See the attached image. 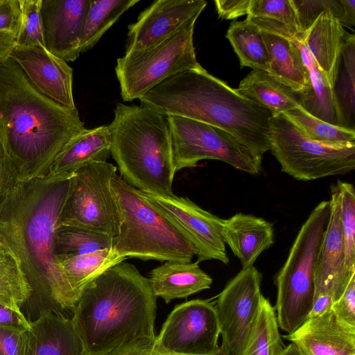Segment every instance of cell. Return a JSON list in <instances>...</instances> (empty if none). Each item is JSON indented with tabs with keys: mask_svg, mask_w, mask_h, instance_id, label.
<instances>
[{
	"mask_svg": "<svg viewBox=\"0 0 355 355\" xmlns=\"http://www.w3.org/2000/svg\"><path fill=\"white\" fill-rule=\"evenodd\" d=\"M111 187L120 214L119 232L112 248L119 259L191 261L196 252L189 239L143 192L119 175L112 180Z\"/></svg>",
	"mask_w": 355,
	"mask_h": 355,
	"instance_id": "obj_6",
	"label": "cell"
},
{
	"mask_svg": "<svg viewBox=\"0 0 355 355\" xmlns=\"http://www.w3.org/2000/svg\"><path fill=\"white\" fill-rule=\"evenodd\" d=\"M226 37L236 53L241 67L267 71L269 60L261 31L248 19L232 23Z\"/></svg>",
	"mask_w": 355,
	"mask_h": 355,
	"instance_id": "obj_31",
	"label": "cell"
},
{
	"mask_svg": "<svg viewBox=\"0 0 355 355\" xmlns=\"http://www.w3.org/2000/svg\"><path fill=\"white\" fill-rule=\"evenodd\" d=\"M31 291L19 259L8 248H0V304L21 311Z\"/></svg>",
	"mask_w": 355,
	"mask_h": 355,
	"instance_id": "obj_33",
	"label": "cell"
},
{
	"mask_svg": "<svg viewBox=\"0 0 355 355\" xmlns=\"http://www.w3.org/2000/svg\"><path fill=\"white\" fill-rule=\"evenodd\" d=\"M155 337L139 338L123 344L105 355H163L155 347Z\"/></svg>",
	"mask_w": 355,
	"mask_h": 355,
	"instance_id": "obj_43",
	"label": "cell"
},
{
	"mask_svg": "<svg viewBox=\"0 0 355 355\" xmlns=\"http://www.w3.org/2000/svg\"><path fill=\"white\" fill-rule=\"evenodd\" d=\"M261 273L242 268L218 295L215 308L225 355H241L258 318L263 295Z\"/></svg>",
	"mask_w": 355,
	"mask_h": 355,
	"instance_id": "obj_12",
	"label": "cell"
},
{
	"mask_svg": "<svg viewBox=\"0 0 355 355\" xmlns=\"http://www.w3.org/2000/svg\"><path fill=\"white\" fill-rule=\"evenodd\" d=\"M284 114L309 139L329 145H347L355 143V130L336 126L318 119L302 107Z\"/></svg>",
	"mask_w": 355,
	"mask_h": 355,
	"instance_id": "obj_35",
	"label": "cell"
},
{
	"mask_svg": "<svg viewBox=\"0 0 355 355\" xmlns=\"http://www.w3.org/2000/svg\"><path fill=\"white\" fill-rule=\"evenodd\" d=\"M20 355H87L71 318L52 311L29 322Z\"/></svg>",
	"mask_w": 355,
	"mask_h": 355,
	"instance_id": "obj_20",
	"label": "cell"
},
{
	"mask_svg": "<svg viewBox=\"0 0 355 355\" xmlns=\"http://www.w3.org/2000/svg\"><path fill=\"white\" fill-rule=\"evenodd\" d=\"M166 118L176 172L202 159H216L251 175L260 173L262 159L225 130L180 116Z\"/></svg>",
	"mask_w": 355,
	"mask_h": 355,
	"instance_id": "obj_11",
	"label": "cell"
},
{
	"mask_svg": "<svg viewBox=\"0 0 355 355\" xmlns=\"http://www.w3.org/2000/svg\"><path fill=\"white\" fill-rule=\"evenodd\" d=\"M85 128L76 108L41 94L11 58L0 64V139L20 182L42 178L64 146Z\"/></svg>",
	"mask_w": 355,
	"mask_h": 355,
	"instance_id": "obj_2",
	"label": "cell"
},
{
	"mask_svg": "<svg viewBox=\"0 0 355 355\" xmlns=\"http://www.w3.org/2000/svg\"><path fill=\"white\" fill-rule=\"evenodd\" d=\"M166 116L198 121L228 132L262 159L270 150L271 113L200 64L163 81L139 99Z\"/></svg>",
	"mask_w": 355,
	"mask_h": 355,
	"instance_id": "obj_3",
	"label": "cell"
},
{
	"mask_svg": "<svg viewBox=\"0 0 355 355\" xmlns=\"http://www.w3.org/2000/svg\"><path fill=\"white\" fill-rule=\"evenodd\" d=\"M347 33L338 19L330 11H325L304 35V43L332 89Z\"/></svg>",
	"mask_w": 355,
	"mask_h": 355,
	"instance_id": "obj_23",
	"label": "cell"
},
{
	"mask_svg": "<svg viewBox=\"0 0 355 355\" xmlns=\"http://www.w3.org/2000/svg\"><path fill=\"white\" fill-rule=\"evenodd\" d=\"M1 247H2V245H1V242H0V248H1Z\"/></svg>",
	"mask_w": 355,
	"mask_h": 355,
	"instance_id": "obj_51",
	"label": "cell"
},
{
	"mask_svg": "<svg viewBox=\"0 0 355 355\" xmlns=\"http://www.w3.org/2000/svg\"><path fill=\"white\" fill-rule=\"evenodd\" d=\"M194 25L155 46L117 59L115 72L123 101L139 99L168 78L200 64L193 45Z\"/></svg>",
	"mask_w": 355,
	"mask_h": 355,
	"instance_id": "obj_9",
	"label": "cell"
},
{
	"mask_svg": "<svg viewBox=\"0 0 355 355\" xmlns=\"http://www.w3.org/2000/svg\"><path fill=\"white\" fill-rule=\"evenodd\" d=\"M144 194L184 232L194 248L198 263L218 260L229 263L221 234L224 219L204 210L188 198Z\"/></svg>",
	"mask_w": 355,
	"mask_h": 355,
	"instance_id": "obj_14",
	"label": "cell"
},
{
	"mask_svg": "<svg viewBox=\"0 0 355 355\" xmlns=\"http://www.w3.org/2000/svg\"><path fill=\"white\" fill-rule=\"evenodd\" d=\"M329 200L330 214L318 256L314 302L309 318L330 309L355 274V270L350 272L345 266V243L338 204L331 193Z\"/></svg>",
	"mask_w": 355,
	"mask_h": 355,
	"instance_id": "obj_15",
	"label": "cell"
},
{
	"mask_svg": "<svg viewBox=\"0 0 355 355\" xmlns=\"http://www.w3.org/2000/svg\"><path fill=\"white\" fill-rule=\"evenodd\" d=\"M283 338L302 355H355V327L340 320L331 308Z\"/></svg>",
	"mask_w": 355,
	"mask_h": 355,
	"instance_id": "obj_19",
	"label": "cell"
},
{
	"mask_svg": "<svg viewBox=\"0 0 355 355\" xmlns=\"http://www.w3.org/2000/svg\"><path fill=\"white\" fill-rule=\"evenodd\" d=\"M269 65L267 71L294 92L301 94L309 86V71L297 46L289 37L261 31Z\"/></svg>",
	"mask_w": 355,
	"mask_h": 355,
	"instance_id": "obj_25",
	"label": "cell"
},
{
	"mask_svg": "<svg viewBox=\"0 0 355 355\" xmlns=\"http://www.w3.org/2000/svg\"><path fill=\"white\" fill-rule=\"evenodd\" d=\"M109 127L111 156L119 176L143 193L175 196L176 171L166 116L141 105L119 103Z\"/></svg>",
	"mask_w": 355,
	"mask_h": 355,
	"instance_id": "obj_5",
	"label": "cell"
},
{
	"mask_svg": "<svg viewBox=\"0 0 355 355\" xmlns=\"http://www.w3.org/2000/svg\"><path fill=\"white\" fill-rule=\"evenodd\" d=\"M111 144L109 125L85 128L68 141L40 179L54 181L70 178L86 165L107 162L111 156Z\"/></svg>",
	"mask_w": 355,
	"mask_h": 355,
	"instance_id": "obj_21",
	"label": "cell"
},
{
	"mask_svg": "<svg viewBox=\"0 0 355 355\" xmlns=\"http://www.w3.org/2000/svg\"><path fill=\"white\" fill-rule=\"evenodd\" d=\"M198 261H164L150 272L149 282L156 297L166 303L210 288L212 278Z\"/></svg>",
	"mask_w": 355,
	"mask_h": 355,
	"instance_id": "obj_24",
	"label": "cell"
},
{
	"mask_svg": "<svg viewBox=\"0 0 355 355\" xmlns=\"http://www.w3.org/2000/svg\"><path fill=\"white\" fill-rule=\"evenodd\" d=\"M20 24L19 0H0V33L17 37Z\"/></svg>",
	"mask_w": 355,
	"mask_h": 355,
	"instance_id": "obj_42",
	"label": "cell"
},
{
	"mask_svg": "<svg viewBox=\"0 0 355 355\" xmlns=\"http://www.w3.org/2000/svg\"><path fill=\"white\" fill-rule=\"evenodd\" d=\"M0 326L26 329L29 326V321L21 311L0 304Z\"/></svg>",
	"mask_w": 355,
	"mask_h": 355,
	"instance_id": "obj_46",
	"label": "cell"
},
{
	"mask_svg": "<svg viewBox=\"0 0 355 355\" xmlns=\"http://www.w3.org/2000/svg\"><path fill=\"white\" fill-rule=\"evenodd\" d=\"M156 299L149 279L129 263L92 279L71 318L87 355H105L135 339L155 337Z\"/></svg>",
	"mask_w": 355,
	"mask_h": 355,
	"instance_id": "obj_4",
	"label": "cell"
},
{
	"mask_svg": "<svg viewBox=\"0 0 355 355\" xmlns=\"http://www.w3.org/2000/svg\"><path fill=\"white\" fill-rule=\"evenodd\" d=\"M42 0H19L21 24L17 37V46H43L41 19Z\"/></svg>",
	"mask_w": 355,
	"mask_h": 355,
	"instance_id": "obj_38",
	"label": "cell"
},
{
	"mask_svg": "<svg viewBox=\"0 0 355 355\" xmlns=\"http://www.w3.org/2000/svg\"><path fill=\"white\" fill-rule=\"evenodd\" d=\"M205 0H158L128 26L125 53L155 46L196 21L205 9Z\"/></svg>",
	"mask_w": 355,
	"mask_h": 355,
	"instance_id": "obj_16",
	"label": "cell"
},
{
	"mask_svg": "<svg viewBox=\"0 0 355 355\" xmlns=\"http://www.w3.org/2000/svg\"><path fill=\"white\" fill-rule=\"evenodd\" d=\"M221 234L242 268L252 266L259 256L274 243L272 224L251 214L237 213L224 219Z\"/></svg>",
	"mask_w": 355,
	"mask_h": 355,
	"instance_id": "obj_22",
	"label": "cell"
},
{
	"mask_svg": "<svg viewBox=\"0 0 355 355\" xmlns=\"http://www.w3.org/2000/svg\"><path fill=\"white\" fill-rule=\"evenodd\" d=\"M89 0H42L44 47L66 62L80 55V39Z\"/></svg>",
	"mask_w": 355,
	"mask_h": 355,
	"instance_id": "obj_18",
	"label": "cell"
},
{
	"mask_svg": "<svg viewBox=\"0 0 355 355\" xmlns=\"http://www.w3.org/2000/svg\"><path fill=\"white\" fill-rule=\"evenodd\" d=\"M251 0H215L219 17L233 19L248 15Z\"/></svg>",
	"mask_w": 355,
	"mask_h": 355,
	"instance_id": "obj_45",
	"label": "cell"
},
{
	"mask_svg": "<svg viewBox=\"0 0 355 355\" xmlns=\"http://www.w3.org/2000/svg\"><path fill=\"white\" fill-rule=\"evenodd\" d=\"M343 128L355 130V36L347 33L333 88Z\"/></svg>",
	"mask_w": 355,
	"mask_h": 355,
	"instance_id": "obj_30",
	"label": "cell"
},
{
	"mask_svg": "<svg viewBox=\"0 0 355 355\" xmlns=\"http://www.w3.org/2000/svg\"><path fill=\"white\" fill-rule=\"evenodd\" d=\"M331 309L340 320L355 327V274L351 277L342 295L331 305Z\"/></svg>",
	"mask_w": 355,
	"mask_h": 355,
	"instance_id": "obj_41",
	"label": "cell"
},
{
	"mask_svg": "<svg viewBox=\"0 0 355 355\" xmlns=\"http://www.w3.org/2000/svg\"><path fill=\"white\" fill-rule=\"evenodd\" d=\"M291 2L304 34L322 12L330 11L338 20L343 12L339 0H291Z\"/></svg>",
	"mask_w": 355,
	"mask_h": 355,
	"instance_id": "obj_39",
	"label": "cell"
},
{
	"mask_svg": "<svg viewBox=\"0 0 355 355\" xmlns=\"http://www.w3.org/2000/svg\"><path fill=\"white\" fill-rule=\"evenodd\" d=\"M114 238L82 227L58 225L54 235L56 257L73 256L112 250Z\"/></svg>",
	"mask_w": 355,
	"mask_h": 355,
	"instance_id": "obj_32",
	"label": "cell"
},
{
	"mask_svg": "<svg viewBox=\"0 0 355 355\" xmlns=\"http://www.w3.org/2000/svg\"><path fill=\"white\" fill-rule=\"evenodd\" d=\"M10 58L41 94L71 109L76 105L73 96V69L63 59L43 46H15Z\"/></svg>",
	"mask_w": 355,
	"mask_h": 355,
	"instance_id": "obj_17",
	"label": "cell"
},
{
	"mask_svg": "<svg viewBox=\"0 0 355 355\" xmlns=\"http://www.w3.org/2000/svg\"><path fill=\"white\" fill-rule=\"evenodd\" d=\"M17 45V37L9 33H0V64L6 62Z\"/></svg>",
	"mask_w": 355,
	"mask_h": 355,
	"instance_id": "obj_47",
	"label": "cell"
},
{
	"mask_svg": "<svg viewBox=\"0 0 355 355\" xmlns=\"http://www.w3.org/2000/svg\"><path fill=\"white\" fill-rule=\"evenodd\" d=\"M289 37L299 48L309 71V88L304 93L299 94L302 108L318 119L336 126L343 127L333 89L319 69L304 42Z\"/></svg>",
	"mask_w": 355,
	"mask_h": 355,
	"instance_id": "obj_26",
	"label": "cell"
},
{
	"mask_svg": "<svg viewBox=\"0 0 355 355\" xmlns=\"http://www.w3.org/2000/svg\"><path fill=\"white\" fill-rule=\"evenodd\" d=\"M19 183L16 166L0 139V206Z\"/></svg>",
	"mask_w": 355,
	"mask_h": 355,
	"instance_id": "obj_40",
	"label": "cell"
},
{
	"mask_svg": "<svg viewBox=\"0 0 355 355\" xmlns=\"http://www.w3.org/2000/svg\"><path fill=\"white\" fill-rule=\"evenodd\" d=\"M236 90L266 108L272 116L302 107L299 94L266 71L252 70Z\"/></svg>",
	"mask_w": 355,
	"mask_h": 355,
	"instance_id": "obj_27",
	"label": "cell"
},
{
	"mask_svg": "<svg viewBox=\"0 0 355 355\" xmlns=\"http://www.w3.org/2000/svg\"><path fill=\"white\" fill-rule=\"evenodd\" d=\"M116 169L103 162L76 171L70 178L58 225L82 227L115 237L120 214L111 182L117 175Z\"/></svg>",
	"mask_w": 355,
	"mask_h": 355,
	"instance_id": "obj_10",
	"label": "cell"
},
{
	"mask_svg": "<svg viewBox=\"0 0 355 355\" xmlns=\"http://www.w3.org/2000/svg\"><path fill=\"white\" fill-rule=\"evenodd\" d=\"M139 0H89L85 17L80 51L92 49L104 33Z\"/></svg>",
	"mask_w": 355,
	"mask_h": 355,
	"instance_id": "obj_29",
	"label": "cell"
},
{
	"mask_svg": "<svg viewBox=\"0 0 355 355\" xmlns=\"http://www.w3.org/2000/svg\"><path fill=\"white\" fill-rule=\"evenodd\" d=\"M330 208V200H323L313 208L277 274L275 310L279 328L287 334L298 329L312 311L316 263Z\"/></svg>",
	"mask_w": 355,
	"mask_h": 355,
	"instance_id": "obj_7",
	"label": "cell"
},
{
	"mask_svg": "<svg viewBox=\"0 0 355 355\" xmlns=\"http://www.w3.org/2000/svg\"><path fill=\"white\" fill-rule=\"evenodd\" d=\"M58 265L78 301L85 287L110 267L122 262L110 249L57 257Z\"/></svg>",
	"mask_w": 355,
	"mask_h": 355,
	"instance_id": "obj_28",
	"label": "cell"
},
{
	"mask_svg": "<svg viewBox=\"0 0 355 355\" xmlns=\"http://www.w3.org/2000/svg\"><path fill=\"white\" fill-rule=\"evenodd\" d=\"M342 6V15L339 19L341 25L345 26H355V0H339Z\"/></svg>",
	"mask_w": 355,
	"mask_h": 355,
	"instance_id": "obj_48",
	"label": "cell"
},
{
	"mask_svg": "<svg viewBox=\"0 0 355 355\" xmlns=\"http://www.w3.org/2000/svg\"><path fill=\"white\" fill-rule=\"evenodd\" d=\"M24 330L0 326V355H20Z\"/></svg>",
	"mask_w": 355,
	"mask_h": 355,
	"instance_id": "obj_44",
	"label": "cell"
},
{
	"mask_svg": "<svg viewBox=\"0 0 355 355\" xmlns=\"http://www.w3.org/2000/svg\"><path fill=\"white\" fill-rule=\"evenodd\" d=\"M247 17L277 21L301 35H304L301 31L291 0H251Z\"/></svg>",
	"mask_w": 355,
	"mask_h": 355,
	"instance_id": "obj_37",
	"label": "cell"
},
{
	"mask_svg": "<svg viewBox=\"0 0 355 355\" xmlns=\"http://www.w3.org/2000/svg\"><path fill=\"white\" fill-rule=\"evenodd\" d=\"M282 349L275 307L263 297L258 318L241 355H279Z\"/></svg>",
	"mask_w": 355,
	"mask_h": 355,
	"instance_id": "obj_34",
	"label": "cell"
},
{
	"mask_svg": "<svg viewBox=\"0 0 355 355\" xmlns=\"http://www.w3.org/2000/svg\"><path fill=\"white\" fill-rule=\"evenodd\" d=\"M279 355H302L296 346L291 343L286 347L283 348Z\"/></svg>",
	"mask_w": 355,
	"mask_h": 355,
	"instance_id": "obj_49",
	"label": "cell"
},
{
	"mask_svg": "<svg viewBox=\"0 0 355 355\" xmlns=\"http://www.w3.org/2000/svg\"><path fill=\"white\" fill-rule=\"evenodd\" d=\"M69 180L20 182L0 206V242L19 259L32 290L24 304L29 322L46 311L71 318L78 302L54 248Z\"/></svg>",
	"mask_w": 355,
	"mask_h": 355,
	"instance_id": "obj_1",
	"label": "cell"
},
{
	"mask_svg": "<svg viewBox=\"0 0 355 355\" xmlns=\"http://www.w3.org/2000/svg\"><path fill=\"white\" fill-rule=\"evenodd\" d=\"M166 355H186V354H166ZM204 355H225V352H223V350L221 349L220 346L219 347V349L218 350H216V352L211 353V354H204Z\"/></svg>",
	"mask_w": 355,
	"mask_h": 355,
	"instance_id": "obj_50",
	"label": "cell"
},
{
	"mask_svg": "<svg viewBox=\"0 0 355 355\" xmlns=\"http://www.w3.org/2000/svg\"><path fill=\"white\" fill-rule=\"evenodd\" d=\"M219 324L214 303L193 300L178 305L168 315L155 347L162 354L204 355L220 347Z\"/></svg>",
	"mask_w": 355,
	"mask_h": 355,
	"instance_id": "obj_13",
	"label": "cell"
},
{
	"mask_svg": "<svg viewBox=\"0 0 355 355\" xmlns=\"http://www.w3.org/2000/svg\"><path fill=\"white\" fill-rule=\"evenodd\" d=\"M338 204L345 243V266L355 270V190L352 184L338 180L331 187Z\"/></svg>",
	"mask_w": 355,
	"mask_h": 355,
	"instance_id": "obj_36",
	"label": "cell"
},
{
	"mask_svg": "<svg viewBox=\"0 0 355 355\" xmlns=\"http://www.w3.org/2000/svg\"><path fill=\"white\" fill-rule=\"evenodd\" d=\"M270 151L281 171L302 181L345 175L355 168V143L329 145L307 139L284 114L270 119Z\"/></svg>",
	"mask_w": 355,
	"mask_h": 355,
	"instance_id": "obj_8",
	"label": "cell"
}]
</instances>
